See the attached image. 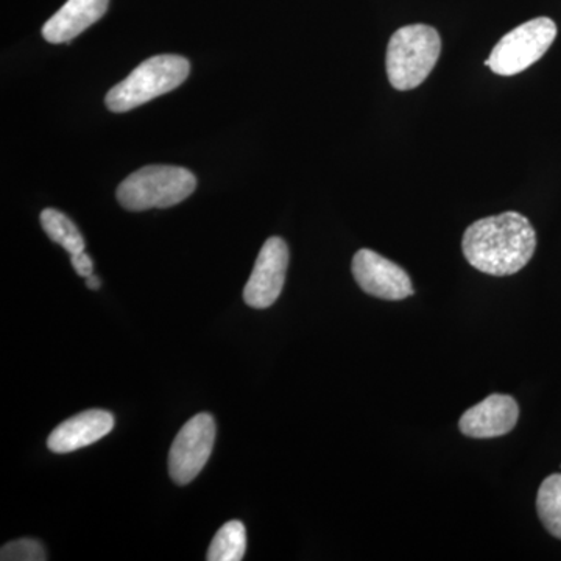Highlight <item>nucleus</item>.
Listing matches in <instances>:
<instances>
[{
  "instance_id": "13",
  "label": "nucleus",
  "mask_w": 561,
  "mask_h": 561,
  "mask_svg": "<svg viewBox=\"0 0 561 561\" xmlns=\"http://www.w3.org/2000/svg\"><path fill=\"white\" fill-rule=\"evenodd\" d=\"M247 551V530L241 522L225 524L210 542L208 561H241Z\"/></svg>"
},
{
  "instance_id": "3",
  "label": "nucleus",
  "mask_w": 561,
  "mask_h": 561,
  "mask_svg": "<svg viewBox=\"0 0 561 561\" xmlns=\"http://www.w3.org/2000/svg\"><path fill=\"white\" fill-rule=\"evenodd\" d=\"M191 62L180 55H158L140 62L127 79L113 88L105 102L113 113H127L168 94L190 77Z\"/></svg>"
},
{
  "instance_id": "2",
  "label": "nucleus",
  "mask_w": 561,
  "mask_h": 561,
  "mask_svg": "<svg viewBox=\"0 0 561 561\" xmlns=\"http://www.w3.org/2000/svg\"><path fill=\"white\" fill-rule=\"evenodd\" d=\"M442 38L431 25L413 24L393 33L387 47L386 68L398 91L419 88L440 58Z\"/></svg>"
},
{
  "instance_id": "14",
  "label": "nucleus",
  "mask_w": 561,
  "mask_h": 561,
  "mask_svg": "<svg viewBox=\"0 0 561 561\" xmlns=\"http://www.w3.org/2000/svg\"><path fill=\"white\" fill-rule=\"evenodd\" d=\"M537 511L542 526L561 540V474L549 476L538 490Z\"/></svg>"
},
{
  "instance_id": "8",
  "label": "nucleus",
  "mask_w": 561,
  "mask_h": 561,
  "mask_svg": "<svg viewBox=\"0 0 561 561\" xmlns=\"http://www.w3.org/2000/svg\"><path fill=\"white\" fill-rule=\"evenodd\" d=\"M289 267V249L280 238L265 241L253 273L243 289V300L250 308L267 309L278 300Z\"/></svg>"
},
{
  "instance_id": "7",
  "label": "nucleus",
  "mask_w": 561,
  "mask_h": 561,
  "mask_svg": "<svg viewBox=\"0 0 561 561\" xmlns=\"http://www.w3.org/2000/svg\"><path fill=\"white\" fill-rule=\"evenodd\" d=\"M353 275L365 294L381 300L400 301L413 295L408 272L373 250L362 249L354 254Z\"/></svg>"
},
{
  "instance_id": "12",
  "label": "nucleus",
  "mask_w": 561,
  "mask_h": 561,
  "mask_svg": "<svg viewBox=\"0 0 561 561\" xmlns=\"http://www.w3.org/2000/svg\"><path fill=\"white\" fill-rule=\"evenodd\" d=\"M41 225L44 231L49 236L50 241L58 243L62 249L72 254L84 251V239L68 216L54 208L44 209L41 213Z\"/></svg>"
},
{
  "instance_id": "5",
  "label": "nucleus",
  "mask_w": 561,
  "mask_h": 561,
  "mask_svg": "<svg viewBox=\"0 0 561 561\" xmlns=\"http://www.w3.org/2000/svg\"><path fill=\"white\" fill-rule=\"evenodd\" d=\"M556 38L557 25L549 18L524 22L494 46L485 66L497 76H516L540 60Z\"/></svg>"
},
{
  "instance_id": "15",
  "label": "nucleus",
  "mask_w": 561,
  "mask_h": 561,
  "mask_svg": "<svg viewBox=\"0 0 561 561\" xmlns=\"http://www.w3.org/2000/svg\"><path fill=\"white\" fill-rule=\"evenodd\" d=\"M2 561H46L47 556L43 545L32 538L7 542L0 551Z\"/></svg>"
},
{
  "instance_id": "1",
  "label": "nucleus",
  "mask_w": 561,
  "mask_h": 561,
  "mask_svg": "<svg viewBox=\"0 0 561 561\" xmlns=\"http://www.w3.org/2000/svg\"><path fill=\"white\" fill-rule=\"evenodd\" d=\"M537 232L519 213L474 221L465 231L461 250L472 267L491 276H511L529 264Z\"/></svg>"
},
{
  "instance_id": "11",
  "label": "nucleus",
  "mask_w": 561,
  "mask_h": 561,
  "mask_svg": "<svg viewBox=\"0 0 561 561\" xmlns=\"http://www.w3.org/2000/svg\"><path fill=\"white\" fill-rule=\"evenodd\" d=\"M110 0H68L44 24L43 36L47 43H70L95 24L108 10Z\"/></svg>"
},
{
  "instance_id": "9",
  "label": "nucleus",
  "mask_w": 561,
  "mask_h": 561,
  "mask_svg": "<svg viewBox=\"0 0 561 561\" xmlns=\"http://www.w3.org/2000/svg\"><path fill=\"white\" fill-rule=\"evenodd\" d=\"M518 419V402L508 394H491L463 413L459 427L467 437L494 438L515 430Z\"/></svg>"
},
{
  "instance_id": "10",
  "label": "nucleus",
  "mask_w": 561,
  "mask_h": 561,
  "mask_svg": "<svg viewBox=\"0 0 561 561\" xmlns=\"http://www.w3.org/2000/svg\"><path fill=\"white\" fill-rule=\"evenodd\" d=\"M114 427V416L110 412L94 411L81 412L72 419L62 421L55 427L47 440V448L55 454L79 451L84 446L102 440Z\"/></svg>"
},
{
  "instance_id": "17",
  "label": "nucleus",
  "mask_w": 561,
  "mask_h": 561,
  "mask_svg": "<svg viewBox=\"0 0 561 561\" xmlns=\"http://www.w3.org/2000/svg\"><path fill=\"white\" fill-rule=\"evenodd\" d=\"M101 279L98 276L91 275L87 278V286L90 287L91 290L101 289Z\"/></svg>"
},
{
  "instance_id": "16",
  "label": "nucleus",
  "mask_w": 561,
  "mask_h": 561,
  "mask_svg": "<svg viewBox=\"0 0 561 561\" xmlns=\"http://www.w3.org/2000/svg\"><path fill=\"white\" fill-rule=\"evenodd\" d=\"M72 265L76 268L77 275L83 276V278H88L94 272V262L84 251L72 254Z\"/></svg>"
},
{
  "instance_id": "4",
  "label": "nucleus",
  "mask_w": 561,
  "mask_h": 561,
  "mask_svg": "<svg viewBox=\"0 0 561 561\" xmlns=\"http://www.w3.org/2000/svg\"><path fill=\"white\" fill-rule=\"evenodd\" d=\"M194 173L176 165H147L139 169L117 187V201L125 209H164L186 201L194 194Z\"/></svg>"
},
{
  "instance_id": "6",
  "label": "nucleus",
  "mask_w": 561,
  "mask_h": 561,
  "mask_svg": "<svg viewBox=\"0 0 561 561\" xmlns=\"http://www.w3.org/2000/svg\"><path fill=\"white\" fill-rule=\"evenodd\" d=\"M216 442V421L209 413H198L187 421L169 453V472L173 482L187 485L208 463Z\"/></svg>"
}]
</instances>
